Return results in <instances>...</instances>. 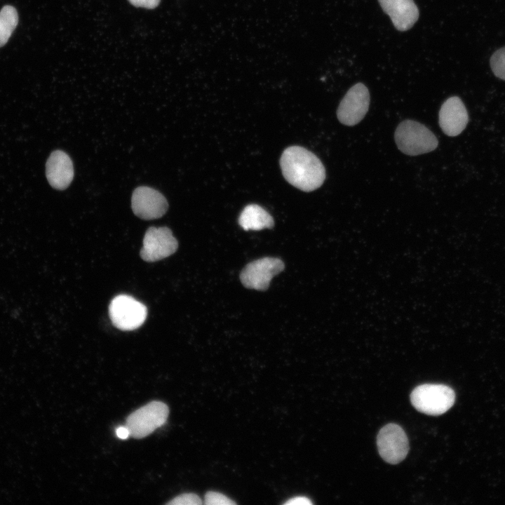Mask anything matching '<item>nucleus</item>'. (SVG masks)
I'll return each mask as SVG.
<instances>
[{
    "label": "nucleus",
    "instance_id": "1",
    "mask_svg": "<svg viewBox=\"0 0 505 505\" xmlns=\"http://www.w3.org/2000/svg\"><path fill=\"white\" fill-rule=\"evenodd\" d=\"M280 166L286 181L304 191L319 188L325 179V170L320 159L300 146L286 148L281 156Z\"/></svg>",
    "mask_w": 505,
    "mask_h": 505
},
{
    "label": "nucleus",
    "instance_id": "2",
    "mask_svg": "<svg viewBox=\"0 0 505 505\" xmlns=\"http://www.w3.org/2000/svg\"><path fill=\"white\" fill-rule=\"evenodd\" d=\"M398 148L405 154L416 156L434 150L438 144L435 135L423 124L412 120H405L395 131Z\"/></svg>",
    "mask_w": 505,
    "mask_h": 505
},
{
    "label": "nucleus",
    "instance_id": "3",
    "mask_svg": "<svg viewBox=\"0 0 505 505\" xmlns=\"http://www.w3.org/2000/svg\"><path fill=\"white\" fill-rule=\"evenodd\" d=\"M410 400L416 410L429 415H440L454 404L455 393L448 386L424 384L415 388Z\"/></svg>",
    "mask_w": 505,
    "mask_h": 505
},
{
    "label": "nucleus",
    "instance_id": "4",
    "mask_svg": "<svg viewBox=\"0 0 505 505\" xmlns=\"http://www.w3.org/2000/svg\"><path fill=\"white\" fill-rule=\"evenodd\" d=\"M168 413V406L161 401H152L138 408L126 419L130 436L135 438L147 436L165 424Z\"/></svg>",
    "mask_w": 505,
    "mask_h": 505
},
{
    "label": "nucleus",
    "instance_id": "5",
    "mask_svg": "<svg viewBox=\"0 0 505 505\" xmlns=\"http://www.w3.org/2000/svg\"><path fill=\"white\" fill-rule=\"evenodd\" d=\"M147 307L133 297L120 295L109 306L112 324L121 330H133L140 327L147 318Z\"/></svg>",
    "mask_w": 505,
    "mask_h": 505
},
{
    "label": "nucleus",
    "instance_id": "6",
    "mask_svg": "<svg viewBox=\"0 0 505 505\" xmlns=\"http://www.w3.org/2000/svg\"><path fill=\"white\" fill-rule=\"evenodd\" d=\"M377 445L381 457L386 462L396 464L402 462L409 451V442L404 430L390 423L379 431Z\"/></svg>",
    "mask_w": 505,
    "mask_h": 505
},
{
    "label": "nucleus",
    "instance_id": "7",
    "mask_svg": "<svg viewBox=\"0 0 505 505\" xmlns=\"http://www.w3.org/2000/svg\"><path fill=\"white\" fill-rule=\"evenodd\" d=\"M177 247V241L169 228L152 227L144 234L140 255L146 262H156L173 255Z\"/></svg>",
    "mask_w": 505,
    "mask_h": 505
},
{
    "label": "nucleus",
    "instance_id": "8",
    "mask_svg": "<svg viewBox=\"0 0 505 505\" xmlns=\"http://www.w3.org/2000/svg\"><path fill=\"white\" fill-rule=\"evenodd\" d=\"M283 262L276 257H264L247 264L240 278L243 285L250 289L265 290L274 276L284 269Z\"/></svg>",
    "mask_w": 505,
    "mask_h": 505
},
{
    "label": "nucleus",
    "instance_id": "9",
    "mask_svg": "<svg viewBox=\"0 0 505 505\" xmlns=\"http://www.w3.org/2000/svg\"><path fill=\"white\" fill-rule=\"evenodd\" d=\"M369 105L368 89L364 84L358 83L348 90L340 102L337 116L342 124L354 126L363 119Z\"/></svg>",
    "mask_w": 505,
    "mask_h": 505
},
{
    "label": "nucleus",
    "instance_id": "10",
    "mask_svg": "<svg viewBox=\"0 0 505 505\" xmlns=\"http://www.w3.org/2000/svg\"><path fill=\"white\" fill-rule=\"evenodd\" d=\"M131 207L136 216L148 220L162 217L166 213L168 204L166 198L159 191L142 186L134 190Z\"/></svg>",
    "mask_w": 505,
    "mask_h": 505
},
{
    "label": "nucleus",
    "instance_id": "11",
    "mask_svg": "<svg viewBox=\"0 0 505 505\" xmlns=\"http://www.w3.org/2000/svg\"><path fill=\"white\" fill-rule=\"evenodd\" d=\"M469 115L462 100L453 96L446 100L439 111V125L445 134L454 137L466 128Z\"/></svg>",
    "mask_w": 505,
    "mask_h": 505
},
{
    "label": "nucleus",
    "instance_id": "12",
    "mask_svg": "<svg viewBox=\"0 0 505 505\" xmlns=\"http://www.w3.org/2000/svg\"><path fill=\"white\" fill-rule=\"evenodd\" d=\"M46 177L50 186L63 190L69 187L74 177L73 163L64 152H53L46 165Z\"/></svg>",
    "mask_w": 505,
    "mask_h": 505
},
{
    "label": "nucleus",
    "instance_id": "13",
    "mask_svg": "<svg viewBox=\"0 0 505 505\" xmlns=\"http://www.w3.org/2000/svg\"><path fill=\"white\" fill-rule=\"evenodd\" d=\"M399 31L410 29L419 18V10L413 0H378Z\"/></svg>",
    "mask_w": 505,
    "mask_h": 505
},
{
    "label": "nucleus",
    "instance_id": "14",
    "mask_svg": "<svg viewBox=\"0 0 505 505\" xmlns=\"http://www.w3.org/2000/svg\"><path fill=\"white\" fill-rule=\"evenodd\" d=\"M238 224L246 231L261 230L273 227L274 222L271 215L263 208L257 204H250L241 213Z\"/></svg>",
    "mask_w": 505,
    "mask_h": 505
},
{
    "label": "nucleus",
    "instance_id": "15",
    "mask_svg": "<svg viewBox=\"0 0 505 505\" xmlns=\"http://www.w3.org/2000/svg\"><path fill=\"white\" fill-rule=\"evenodd\" d=\"M18 22L16 9L12 6H4L0 11V47L7 43Z\"/></svg>",
    "mask_w": 505,
    "mask_h": 505
},
{
    "label": "nucleus",
    "instance_id": "16",
    "mask_svg": "<svg viewBox=\"0 0 505 505\" xmlns=\"http://www.w3.org/2000/svg\"><path fill=\"white\" fill-rule=\"evenodd\" d=\"M490 66L496 76L505 80V47L494 53L490 59Z\"/></svg>",
    "mask_w": 505,
    "mask_h": 505
},
{
    "label": "nucleus",
    "instance_id": "17",
    "mask_svg": "<svg viewBox=\"0 0 505 505\" xmlns=\"http://www.w3.org/2000/svg\"><path fill=\"white\" fill-rule=\"evenodd\" d=\"M205 504L208 505H233L236 503L222 493L209 491L205 495Z\"/></svg>",
    "mask_w": 505,
    "mask_h": 505
},
{
    "label": "nucleus",
    "instance_id": "18",
    "mask_svg": "<svg viewBox=\"0 0 505 505\" xmlns=\"http://www.w3.org/2000/svg\"><path fill=\"white\" fill-rule=\"evenodd\" d=\"M201 498L194 493H184L173 499L167 504L170 505H200Z\"/></svg>",
    "mask_w": 505,
    "mask_h": 505
},
{
    "label": "nucleus",
    "instance_id": "19",
    "mask_svg": "<svg viewBox=\"0 0 505 505\" xmlns=\"http://www.w3.org/2000/svg\"><path fill=\"white\" fill-rule=\"evenodd\" d=\"M132 5L136 7H143L148 9L156 8L160 3V0H128Z\"/></svg>",
    "mask_w": 505,
    "mask_h": 505
},
{
    "label": "nucleus",
    "instance_id": "20",
    "mask_svg": "<svg viewBox=\"0 0 505 505\" xmlns=\"http://www.w3.org/2000/svg\"><path fill=\"white\" fill-rule=\"evenodd\" d=\"M285 505H311V501L304 496H298L289 499L284 503Z\"/></svg>",
    "mask_w": 505,
    "mask_h": 505
},
{
    "label": "nucleus",
    "instance_id": "21",
    "mask_svg": "<svg viewBox=\"0 0 505 505\" xmlns=\"http://www.w3.org/2000/svg\"><path fill=\"white\" fill-rule=\"evenodd\" d=\"M116 434L118 438L121 439H126L130 436V432L126 426L118 427L116 429Z\"/></svg>",
    "mask_w": 505,
    "mask_h": 505
}]
</instances>
